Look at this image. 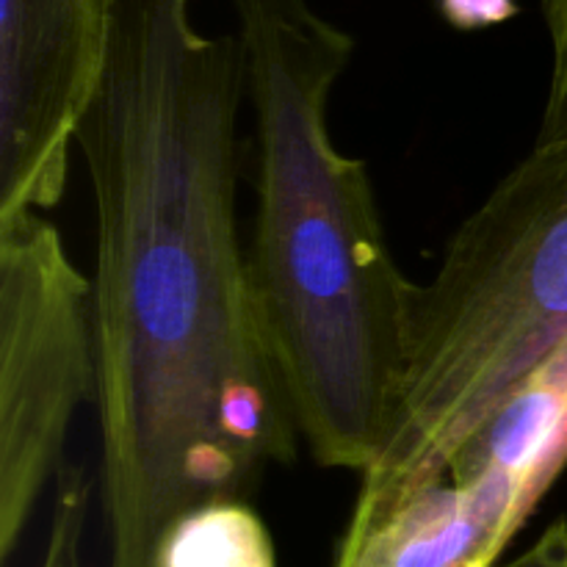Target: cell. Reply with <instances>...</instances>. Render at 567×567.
I'll return each instance as SVG.
<instances>
[{
    "label": "cell",
    "mask_w": 567,
    "mask_h": 567,
    "mask_svg": "<svg viewBox=\"0 0 567 567\" xmlns=\"http://www.w3.org/2000/svg\"><path fill=\"white\" fill-rule=\"evenodd\" d=\"M238 37L192 0H111L103 86L78 147L97 214L100 498L109 563L158 567L166 532L297 460L238 236Z\"/></svg>",
    "instance_id": "obj_1"
},
{
    "label": "cell",
    "mask_w": 567,
    "mask_h": 567,
    "mask_svg": "<svg viewBox=\"0 0 567 567\" xmlns=\"http://www.w3.org/2000/svg\"><path fill=\"white\" fill-rule=\"evenodd\" d=\"M443 20L457 31H485L504 25L520 11L518 0H435Z\"/></svg>",
    "instance_id": "obj_9"
},
{
    "label": "cell",
    "mask_w": 567,
    "mask_h": 567,
    "mask_svg": "<svg viewBox=\"0 0 567 567\" xmlns=\"http://www.w3.org/2000/svg\"><path fill=\"white\" fill-rule=\"evenodd\" d=\"M557 136H567V86L554 97H546V111H543V125L537 138Z\"/></svg>",
    "instance_id": "obj_12"
},
{
    "label": "cell",
    "mask_w": 567,
    "mask_h": 567,
    "mask_svg": "<svg viewBox=\"0 0 567 567\" xmlns=\"http://www.w3.org/2000/svg\"><path fill=\"white\" fill-rule=\"evenodd\" d=\"M109 50L111 0H0V221L61 203Z\"/></svg>",
    "instance_id": "obj_5"
},
{
    "label": "cell",
    "mask_w": 567,
    "mask_h": 567,
    "mask_svg": "<svg viewBox=\"0 0 567 567\" xmlns=\"http://www.w3.org/2000/svg\"><path fill=\"white\" fill-rule=\"evenodd\" d=\"M97 393L94 286L42 214L0 221V563L64 465Z\"/></svg>",
    "instance_id": "obj_4"
},
{
    "label": "cell",
    "mask_w": 567,
    "mask_h": 567,
    "mask_svg": "<svg viewBox=\"0 0 567 567\" xmlns=\"http://www.w3.org/2000/svg\"><path fill=\"white\" fill-rule=\"evenodd\" d=\"M543 22H546L548 48H551V78L548 97L567 86V0H540Z\"/></svg>",
    "instance_id": "obj_10"
},
{
    "label": "cell",
    "mask_w": 567,
    "mask_h": 567,
    "mask_svg": "<svg viewBox=\"0 0 567 567\" xmlns=\"http://www.w3.org/2000/svg\"><path fill=\"white\" fill-rule=\"evenodd\" d=\"M236 17L260 330L316 463L365 474L391 426L419 286L393 260L369 169L330 131L354 37L308 0H236Z\"/></svg>",
    "instance_id": "obj_2"
},
{
    "label": "cell",
    "mask_w": 567,
    "mask_h": 567,
    "mask_svg": "<svg viewBox=\"0 0 567 567\" xmlns=\"http://www.w3.org/2000/svg\"><path fill=\"white\" fill-rule=\"evenodd\" d=\"M158 567H277V554L247 502H210L166 532Z\"/></svg>",
    "instance_id": "obj_7"
},
{
    "label": "cell",
    "mask_w": 567,
    "mask_h": 567,
    "mask_svg": "<svg viewBox=\"0 0 567 567\" xmlns=\"http://www.w3.org/2000/svg\"><path fill=\"white\" fill-rule=\"evenodd\" d=\"M496 567H567V518L554 520L524 554Z\"/></svg>",
    "instance_id": "obj_11"
},
{
    "label": "cell",
    "mask_w": 567,
    "mask_h": 567,
    "mask_svg": "<svg viewBox=\"0 0 567 567\" xmlns=\"http://www.w3.org/2000/svg\"><path fill=\"white\" fill-rule=\"evenodd\" d=\"M567 465V338L454 454L446 480L504 548Z\"/></svg>",
    "instance_id": "obj_6"
},
{
    "label": "cell",
    "mask_w": 567,
    "mask_h": 567,
    "mask_svg": "<svg viewBox=\"0 0 567 567\" xmlns=\"http://www.w3.org/2000/svg\"><path fill=\"white\" fill-rule=\"evenodd\" d=\"M567 338V136L537 138L415 288L385 443L341 546L446 480L454 454Z\"/></svg>",
    "instance_id": "obj_3"
},
{
    "label": "cell",
    "mask_w": 567,
    "mask_h": 567,
    "mask_svg": "<svg viewBox=\"0 0 567 567\" xmlns=\"http://www.w3.org/2000/svg\"><path fill=\"white\" fill-rule=\"evenodd\" d=\"M89 496L92 485L83 468H64L55 480L53 515H50V535L44 559L39 567H83L81 540L86 526Z\"/></svg>",
    "instance_id": "obj_8"
}]
</instances>
